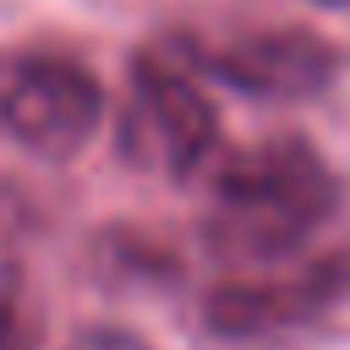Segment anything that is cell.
I'll use <instances>...</instances> for the list:
<instances>
[{
    "instance_id": "6da1fadb",
    "label": "cell",
    "mask_w": 350,
    "mask_h": 350,
    "mask_svg": "<svg viewBox=\"0 0 350 350\" xmlns=\"http://www.w3.org/2000/svg\"><path fill=\"white\" fill-rule=\"evenodd\" d=\"M339 208V180L301 137H273L262 148L235 153L213 175V197L202 213V241L213 257L235 268L284 262L301 241H312Z\"/></svg>"
},
{
    "instance_id": "7a4b0ae2",
    "label": "cell",
    "mask_w": 350,
    "mask_h": 350,
    "mask_svg": "<svg viewBox=\"0 0 350 350\" xmlns=\"http://www.w3.org/2000/svg\"><path fill=\"white\" fill-rule=\"evenodd\" d=\"M126 109H131V148L137 159L159 164L175 180H191L213 164L224 126L219 109L202 88V77L170 49V55H137L131 60V88H126Z\"/></svg>"
},
{
    "instance_id": "3957f363",
    "label": "cell",
    "mask_w": 350,
    "mask_h": 350,
    "mask_svg": "<svg viewBox=\"0 0 350 350\" xmlns=\"http://www.w3.org/2000/svg\"><path fill=\"white\" fill-rule=\"evenodd\" d=\"M104 120V88L71 55H27L0 77V131L33 159H77Z\"/></svg>"
},
{
    "instance_id": "277c9868",
    "label": "cell",
    "mask_w": 350,
    "mask_h": 350,
    "mask_svg": "<svg viewBox=\"0 0 350 350\" xmlns=\"http://www.w3.org/2000/svg\"><path fill=\"white\" fill-rule=\"evenodd\" d=\"M197 77H213L246 98H317L339 77V49L312 27H241L219 38H186L175 49Z\"/></svg>"
},
{
    "instance_id": "5b68a950",
    "label": "cell",
    "mask_w": 350,
    "mask_h": 350,
    "mask_svg": "<svg viewBox=\"0 0 350 350\" xmlns=\"http://www.w3.org/2000/svg\"><path fill=\"white\" fill-rule=\"evenodd\" d=\"M350 306V252H328L295 268H252L241 279H224L202 301V323L224 339H262L290 334L317 317H334Z\"/></svg>"
},
{
    "instance_id": "8992f818",
    "label": "cell",
    "mask_w": 350,
    "mask_h": 350,
    "mask_svg": "<svg viewBox=\"0 0 350 350\" xmlns=\"http://www.w3.org/2000/svg\"><path fill=\"white\" fill-rule=\"evenodd\" d=\"M0 350H38L33 323H27V312H22V295H16V284H5V290H0Z\"/></svg>"
},
{
    "instance_id": "52a82bcc",
    "label": "cell",
    "mask_w": 350,
    "mask_h": 350,
    "mask_svg": "<svg viewBox=\"0 0 350 350\" xmlns=\"http://www.w3.org/2000/svg\"><path fill=\"white\" fill-rule=\"evenodd\" d=\"M71 350H153L148 339H137L131 328H115V323H98V328H82L71 339Z\"/></svg>"
}]
</instances>
